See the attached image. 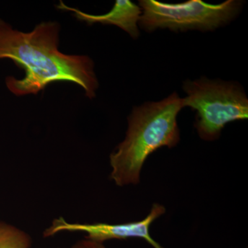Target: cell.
I'll use <instances>...</instances> for the list:
<instances>
[{"label": "cell", "instance_id": "cell-6", "mask_svg": "<svg viewBox=\"0 0 248 248\" xmlns=\"http://www.w3.org/2000/svg\"><path fill=\"white\" fill-rule=\"evenodd\" d=\"M58 9L70 11L79 21L89 25L99 23L104 25H114L120 28L134 39L140 35L138 25L141 17V8L130 0H117L113 8L106 14H88L76 8L70 7L60 1Z\"/></svg>", "mask_w": 248, "mask_h": 248}, {"label": "cell", "instance_id": "cell-7", "mask_svg": "<svg viewBox=\"0 0 248 248\" xmlns=\"http://www.w3.org/2000/svg\"><path fill=\"white\" fill-rule=\"evenodd\" d=\"M30 234L17 226L0 221V248H31Z\"/></svg>", "mask_w": 248, "mask_h": 248}, {"label": "cell", "instance_id": "cell-2", "mask_svg": "<svg viewBox=\"0 0 248 248\" xmlns=\"http://www.w3.org/2000/svg\"><path fill=\"white\" fill-rule=\"evenodd\" d=\"M183 108L182 98L176 93L134 108L125 138L110 155V177L116 185H137L150 155L162 147L177 146L180 141L177 118Z\"/></svg>", "mask_w": 248, "mask_h": 248}, {"label": "cell", "instance_id": "cell-9", "mask_svg": "<svg viewBox=\"0 0 248 248\" xmlns=\"http://www.w3.org/2000/svg\"></svg>", "mask_w": 248, "mask_h": 248}, {"label": "cell", "instance_id": "cell-1", "mask_svg": "<svg viewBox=\"0 0 248 248\" xmlns=\"http://www.w3.org/2000/svg\"><path fill=\"white\" fill-rule=\"evenodd\" d=\"M60 31L58 22H46L24 32L0 19V60H12L25 71L22 79L6 78V87L13 94H35L51 83L68 81L80 86L89 99L95 97L99 83L93 60L60 52Z\"/></svg>", "mask_w": 248, "mask_h": 248}, {"label": "cell", "instance_id": "cell-3", "mask_svg": "<svg viewBox=\"0 0 248 248\" xmlns=\"http://www.w3.org/2000/svg\"><path fill=\"white\" fill-rule=\"evenodd\" d=\"M183 89V106L197 112L195 126L205 141L217 140L227 124L248 119L247 96L239 85L202 78L187 80Z\"/></svg>", "mask_w": 248, "mask_h": 248}, {"label": "cell", "instance_id": "cell-5", "mask_svg": "<svg viewBox=\"0 0 248 248\" xmlns=\"http://www.w3.org/2000/svg\"><path fill=\"white\" fill-rule=\"evenodd\" d=\"M166 213V208L159 203H154L151 212L141 221L130 223H71L63 217L55 218L51 224L43 232L45 238L52 237L61 232H81L86 234V239L104 244L112 239H127L141 238L154 248H163L152 238L150 227L152 223Z\"/></svg>", "mask_w": 248, "mask_h": 248}, {"label": "cell", "instance_id": "cell-8", "mask_svg": "<svg viewBox=\"0 0 248 248\" xmlns=\"http://www.w3.org/2000/svg\"><path fill=\"white\" fill-rule=\"evenodd\" d=\"M71 248H106L104 244L86 239L79 240L73 245Z\"/></svg>", "mask_w": 248, "mask_h": 248}, {"label": "cell", "instance_id": "cell-4", "mask_svg": "<svg viewBox=\"0 0 248 248\" xmlns=\"http://www.w3.org/2000/svg\"><path fill=\"white\" fill-rule=\"evenodd\" d=\"M141 14L139 25L147 32L157 29L172 31H212L226 25L239 14L241 3L227 0L210 4L202 0L169 4L155 0L139 1Z\"/></svg>", "mask_w": 248, "mask_h": 248}]
</instances>
